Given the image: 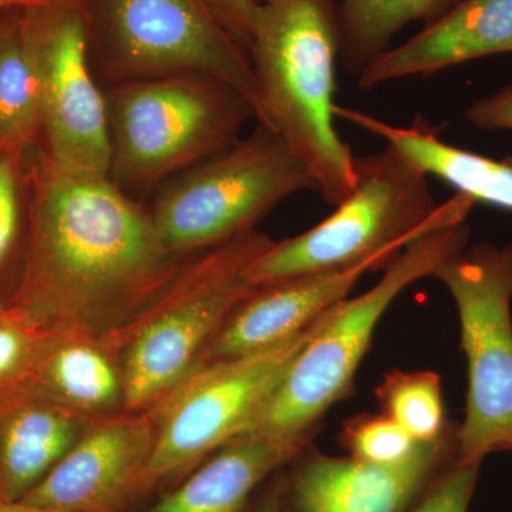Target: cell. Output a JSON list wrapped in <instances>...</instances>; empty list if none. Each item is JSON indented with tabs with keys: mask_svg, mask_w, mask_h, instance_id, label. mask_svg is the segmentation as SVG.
I'll list each match as a JSON object with an SVG mask.
<instances>
[{
	"mask_svg": "<svg viewBox=\"0 0 512 512\" xmlns=\"http://www.w3.org/2000/svg\"><path fill=\"white\" fill-rule=\"evenodd\" d=\"M22 268L8 299L50 335L126 328L181 265L110 174L37 164Z\"/></svg>",
	"mask_w": 512,
	"mask_h": 512,
	"instance_id": "6da1fadb",
	"label": "cell"
},
{
	"mask_svg": "<svg viewBox=\"0 0 512 512\" xmlns=\"http://www.w3.org/2000/svg\"><path fill=\"white\" fill-rule=\"evenodd\" d=\"M248 56L268 128L285 141L326 201L339 205L355 185V160L335 127V0L259 3Z\"/></svg>",
	"mask_w": 512,
	"mask_h": 512,
	"instance_id": "7a4b0ae2",
	"label": "cell"
},
{
	"mask_svg": "<svg viewBox=\"0 0 512 512\" xmlns=\"http://www.w3.org/2000/svg\"><path fill=\"white\" fill-rule=\"evenodd\" d=\"M353 190L326 220L275 242L249 265L254 288L377 262L387 266L424 235L464 224L474 202L454 195L437 204L429 175L392 147L355 160Z\"/></svg>",
	"mask_w": 512,
	"mask_h": 512,
	"instance_id": "3957f363",
	"label": "cell"
},
{
	"mask_svg": "<svg viewBox=\"0 0 512 512\" xmlns=\"http://www.w3.org/2000/svg\"><path fill=\"white\" fill-rule=\"evenodd\" d=\"M272 244L249 231L211 248L181 266L140 315L110 335L120 349L126 412L156 407L197 369L225 320L254 291L249 265Z\"/></svg>",
	"mask_w": 512,
	"mask_h": 512,
	"instance_id": "277c9868",
	"label": "cell"
},
{
	"mask_svg": "<svg viewBox=\"0 0 512 512\" xmlns=\"http://www.w3.org/2000/svg\"><path fill=\"white\" fill-rule=\"evenodd\" d=\"M468 239L466 222L430 232L407 245L369 291L332 306L244 434L305 444L320 417L352 389L377 323L394 299L433 276L448 256L467 248Z\"/></svg>",
	"mask_w": 512,
	"mask_h": 512,
	"instance_id": "5b68a950",
	"label": "cell"
},
{
	"mask_svg": "<svg viewBox=\"0 0 512 512\" xmlns=\"http://www.w3.org/2000/svg\"><path fill=\"white\" fill-rule=\"evenodd\" d=\"M106 100L110 177L133 187H148L214 157L255 119L241 93L204 74L126 80Z\"/></svg>",
	"mask_w": 512,
	"mask_h": 512,
	"instance_id": "8992f818",
	"label": "cell"
},
{
	"mask_svg": "<svg viewBox=\"0 0 512 512\" xmlns=\"http://www.w3.org/2000/svg\"><path fill=\"white\" fill-rule=\"evenodd\" d=\"M90 59L116 83L195 73L234 87L262 123L247 49L211 0H86Z\"/></svg>",
	"mask_w": 512,
	"mask_h": 512,
	"instance_id": "52a82bcc",
	"label": "cell"
},
{
	"mask_svg": "<svg viewBox=\"0 0 512 512\" xmlns=\"http://www.w3.org/2000/svg\"><path fill=\"white\" fill-rule=\"evenodd\" d=\"M313 187L285 141L259 126L168 185L150 214L164 244L181 256L254 231L279 202Z\"/></svg>",
	"mask_w": 512,
	"mask_h": 512,
	"instance_id": "ba28073f",
	"label": "cell"
},
{
	"mask_svg": "<svg viewBox=\"0 0 512 512\" xmlns=\"http://www.w3.org/2000/svg\"><path fill=\"white\" fill-rule=\"evenodd\" d=\"M431 278L456 302L467 357L466 417L457 460L512 451V245L478 244L448 256Z\"/></svg>",
	"mask_w": 512,
	"mask_h": 512,
	"instance_id": "9c48e42d",
	"label": "cell"
},
{
	"mask_svg": "<svg viewBox=\"0 0 512 512\" xmlns=\"http://www.w3.org/2000/svg\"><path fill=\"white\" fill-rule=\"evenodd\" d=\"M323 315L274 348L197 367L157 404L156 440L140 493L180 476L244 434L319 329Z\"/></svg>",
	"mask_w": 512,
	"mask_h": 512,
	"instance_id": "30bf717a",
	"label": "cell"
},
{
	"mask_svg": "<svg viewBox=\"0 0 512 512\" xmlns=\"http://www.w3.org/2000/svg\"><path fill=\"white\" fill-rule=\"evenodd\" d=\"M86 3L52 0L22 10V25L39 84L46 156L64 170L110 174L106 96L90 67Z\"/></svg>",
	"mask_w": 512,
	"mask_h": 512,
	"instance_id": "8fae6325",
	"label": "cell"
},
{
	"mask_svg": "<svg viewBox=\"0 0 512 512\" xmlns=\"http://www.w3.org/2000/svg\"><path fill=\"white\" fill-rule=\"evenodd\" d=\"M156 440L147 414L97 417L23 503L64 512H119L134 494Z\"/></svg>",
	"mask_w": 512,
	"mask_h": 512,
	"instance_id": "7c38bea8",
	"label": "cell"
},
{
	"mask_svg": "<svg viewBox=\"0 0 512 512\" xmlns=\"http://www.w3.org/2000/svg\"><path fill=\"white\" fill-rule=\"evenodd\" d=\"M379 268L366 262L255 288L225 320L197 367L254 355L293 338L348 298L366 272Z\"/></svg>",
	"mask_w": 512,
	"mask_h": 512,
	"instance_id": "4fadbf2b",
	"label": "cell"
},
{
	"mask_svg": "<svg viewBox=\"0 0 512 512\" xmlns=\"http://www.w3.org/2000/svg\"><path fill=\"white\" fill-rule=\"evenodd\" d=\"M512 53V0H460L403 45L390 47L357 76L372 89L404 77Z\"/></svg>",
	"mask_w": 512,
	"mask_h": 512,
	"instance_id": "5bb4252c",
	"label": "cell"
},
{
	"mask_svg": "<svg viewBox=\"0 0 512 512\" xmlns=\"http://www.w3.org/2000/svg\"><path fill=\"white\" fill-rule=\"evenodd\" d=\"M447 441L426 443L399 464L355 457H315L299 471L293 498L299 512H403L446 454Z\"/></svg>",
	"mask_w": 512,
	"mask_h": 512,
	"instance_id": "9a60e30c",
	"label": "cell"
},
{
	"mask_svg": "<svg viewBox=\"0 0 512 512\" xmlns=\"http://www.w3.org/2000/svg\"><path fill=\"white\" fill-rule=\"evenodd\" d=\"M94 419L25 384L0 393V501H22L72 450Z\"/></svg>",
	"mask_w": 512,
	"mask_h": 512,
	"instance_id": "2e32d148",
	"label": "cell"
},
{
	"mask_svg": "<svg viewBox=\"0 0 512 512\" xmlns=\"http://www.w3.org/2000/svg\"><path fill=\"white\" fill-rule=\"evenodd\" d=\"M335 116L386 141L400 156L429 177L453 187L474 204L512 212V157L491 158L441 140L423 123L394 126L349 107L336 104Z\"/></svg>",
	"mask_w": 512,
	"mask_h": 512,
	"instance_id": "e0dca14e",
	"label": "cell"
},
{
	"mask_svg": "<svg viewBox=\"0 0 512 512\" xmlns=\"http://www.w3.org/2000/svg\"><path fill=\"white\" fill-rule=\"evenodd\" d=\"M25 386L84 416L126 410L120 349L110 336H53Z\"/></svg>",
	"mask_w": 512,
	"mask_h": 512,
	"instance_id": "ac0fdd59",
	"label": "cell"
},
{
	"mask_svg": "<svg viewBox=\"0 0 512 512\" xmlns=\"http://www.w3.org/2000/svg\"><path fill=\"white\" fill-rule=\"evenodd\" d=\"M303 447L241 434L144 512H244L252 491Z\"/></svg>",
	"mask_w": 512,
	"mask_h": 512,
	"instance_id": "d6986e66",
	"label": "cell"
},
{
	"mask_svg": "<svg viewBox=\"0 0 512 512\" xmlns=\"http://www.w3.org/2000/svg\"><path fill=\"white\" fill-rule=\"evenodd\" d=\"M460 0H342L338 5L339 56L359 76L392 47L393 37L412 23L439 19Z\"/></svg>",
	"mask_w": 512,
	"mask_h": 512,
	"instance_id": "ffe728a7",
	"label": "cell"
},
{
	"mask_svg": "<svg viewBox=\"0 0 512 512\" xmlns=\"http://www.w3.org/2000/svg\"><path fill=\"white\" fill-rule=\"evenodd\" d=\"M23 9L0 10V151L18 154L40 130L39 84Z\"/></svg>",
	"mask_w": 512,
	"mask_h": 512,
	"instance_id": "44dd1931",
	"label": "cell"
},
{
	"mask_svg": "<svg viewBox=\"0 0 512 512\" xmlns=\"http://www.w3.org/2000/svg\"><path fill=\"white\" fill-rule=\"evenodd\" d=\"M384 414L419 443L444 439L446 412L440 377L434 372L394 370L377 389Z\"/></svg>",
	"mask_w": 512,
	"mask_h": 512,
	"instance_id": "7402d4cb",
	"label": "cell"
},
{
	"mask_svg": "<svg viewBox=\"0 0 512 512\" xmlns=\"http://www.w3.org/2000/svg\"><path fill=\"white\" fill-rule=\"evenodd\" d=\"M52 338L18 306L0 303V393L28 382Z\"/></svg>",
	"mask_w": 512,
	"mask_h": 512,
	"instance_id": "603a6c76",
	"label": "cell"
},
{
	"mask_svg": "<svg viewBox=\"0 0 512 512\" xmlns=\"http://www.w3.org/2000/svg\"><path fill=\"white\" fill-rule=\"evenodd\" d=\"M350 457L373 464H399L412 458L426 443L414 440L386 414L353 420L343 433Z\"/></svg>",
	"mask_w": 512,
	"mask_h": 512,
	"instance_id": "cb8c5ba5",
	"label": "cell"
},
{
	"mask_svg": "<svg viewBox=\"0 0 512 512\" xmlns=\"http://www.w3.org/2000/svg\"><path fill=\"white\" fill-rule=\"evenodd\" d=\"M18 153L0 151V278L12 264L22 229Z\"/></svg>",
	"mask_w": 512,
	"mask_h": 512,
	"instance_id": "d4e9b609",
	"label": "cell"
},
{
	"mask_svg": "<svg viewBox=\"0 0 512 512\" xmlns=\"http://www.w3.org/2000/svg\"><path fill=\"white\" fill-rule=\"evenodd\" d=\"M480 466L457 460L413 512H468Z\"/></svg>",
	"mask_w": 512,
	"mask_h": 512,
	"instance_id": "484cf974",
	"label": "cell"
},
{
	"mask_svg": "<svg viewBox=\"0 0 512 512\" xmlns=\"http://www.w3.org/2000/svg\"><path fill=\"white\" fill-rule=\"evenodd\" d=\"M466 117L481 130L512 131V86L474 101L468 107Z\"/></svg>",
	"mask_w": 512,
	"mask_h": 512,
	"instance_id": "4316f807",
	"label": "cell"
},
{
	"mask_svg": "<svg viewBox=\"0 0 512 512\" xmlns=\"http://www.w3.org/2000/svg\"><path fill=\"white\" fill-rule=\"evenodd\" d=\"M211 2L229 32L247 49L259 3L256 0H211Z\"/></svg>",
	"mask_w": 512,
	"mask_h": 512,
	"instance_id": "83f0119b",
	"label": "cell"
},
{
	"mask_svg": "<svg viewBox=\"0 0 512 512\" xmlns=\"http://www.w3.org/2000/svg\"><path fill=\"white\" fill-rule=\"evenodd\" d=\"M0 512H64L59 510H53V508L37 507L23 501H16V503H6V501H0Z\"/></svg>",
	"mask_w": 512,
	"mask_h": 512,
	"instance_id": "f1b7e54d",
	"label": "cell"
},
{
	"mask_svg": "<svg viewBox=\"0 0 512 512\" xmlns=\"http://www.w3.org/2000/svg\"><path fill=\"white\" fill-rule=\"evenodd\" d=\"M52 0H0V10L30 8V6L43 5Z\"/></svg>",
	"mask_w": 512,
	"mask_h": 512,
	"instance_id": "f546056e",
	"label": "cell"
},
{
	"mask_svg": "<svg viewBox=\"0 0 512 512\" xmlns=\"http://www.w3.org/2000/svg\"><path fill=\"white\" fill-rule=\"evenodd\" d=\"M258 512H282V510L281 507H279L278 501L272 498V500L266 501Z\"/></svg>",
	"mask_w": 512,
	"mask_h": 512,
	"instance_id": "4dcf8cb0",
	"label": "cell"
},
{
	"mask_svg": "<svg viewBox=\"0 0 512 512\" xmlns=\"http://www.w3.org/2000/svg\"><path fill=\"white\" fill-rule=\"evenodd\" d=\"M256 2H258V3H271V2H276V0H256Z\"/></svg>",
	"mask_w": 512,
	"mask_h": 512,
	"instance_id": "1f68e13d",
	"label": "cell"
},
{
	"mask_svg": "<svg viewBox=\"0 0 512 512\" xmlns=\"http://www.w3.org/2000/svg\"><path fill=\"white\" fill-rule=\"evenodd\" d=\"M82 2L86 3V0H82Z\"/></svg>",
	"mask_w": 512,
	"mask_h": 512,
	"instance_id": "d6a6232c",
	"label": "cell"
}]
</instances>
